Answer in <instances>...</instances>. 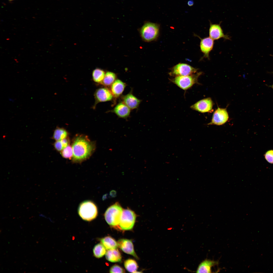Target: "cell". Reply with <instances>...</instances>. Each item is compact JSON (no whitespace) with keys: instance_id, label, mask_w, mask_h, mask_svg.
I'll list each match as a JSON object with an SVG mask.
<instances>
[{"instance_id":"cell-1","label":"cell","mask_w":273,"mask_h":273,"mask_svg":"<svg viewBox=\"0 0 273 273\" xmlns=\"http://www.w3.org/2000/svg\"><path fill=\"white\" fill-rule=\"evenodd\" d=\"M73 162H80L86 160L93 153L95 149V144L86 136H77L72 144Z\"/></svg>"},{"instance_id":"cell-2","label":"cell","mask_w":273,"mask_h":273,"mask_svg":"<svg viewBox=\"0 0 273 273\" xmlns=\"http://www.w3.org/2000/svg\"><path fill=\"white\" fill-rule=\"evenodd\" d=\"M119 203L116 202L109 207L104 214L105 219L111 226H119L123 211Z\"/></svg>"},{"instance_id":"cell-3","label":"cell","mask_w":273,"mask_h":273,"mask_svg":"<svg viewBox=\"0 0 273 273\" xmlns=\"http://www.w3.org/2000/svg\"><path fill=\"white\" fill-rule=\"evenodd\" d=\"M78 213L83 220L91 221L96 218L98 214L96 205L93 201L86 200L81 202L78 209Z\"/></svg>"},{"instance_id":"cell-4","label":"cell","mask_w":273,"mask_h":273,"mask_svg":"<svg viewBox=\"0 0 273 273\" xmlns=\"http://www.w3.org/2000/svg\"><path fill=\"white\" fill-rule=\"evenodd\" d=\"M201 74V72H200L189 75L177 76L171 81L180 88L187 90L198 83V78Z\"/></svg>"},{"instance_id":"cell-5","label":"cell","mask_w":273,"mask_h":273,"mask_svg":"<svg viewBox=\"0 0 273 273\" xmlns=\"http://www.w3.org/2000/svg\"><path fill=\"white\" fill-rule=\"evenodd\" d=\"M159 33V27L156 24L147 22L145 23L140 30L142 39L146 42H150L155 39Z\"/></svg>"},{"instance_id":"cell-6","label":"cell","mask_w":273,"mask_h":273,"mask_svg":"<svg viewBox=\"0 0 273 273\" xmlns=\"http://www.w3.org/2000/svg\"><path fill=\"white\" fill-rule=\"evenodd\" d=\"M136 215L132 211L128 208L123 210L119 226L123 231L132 229L134 225Z\"/></svg>"},{"instance_id":"cell-7","label":"cell","mask_w":273,"mask_h":273,"mask_svg":"<svg viewBox=\"0 0 273 273\" xmlns=\"http://www.w3.org/2000/svg\"><path fill=\"white\" fill-rule=\"evenodd\" d=\"M229 116L226 108H222L218 107L214 111L210 122L208 125H221L228 121Z\"/></svg>"},{"instance_id":"cell-8","label":"cell","mask_w":273,"mask_h":273,"mask_svg":"<svg viewBox=\"0 0 273 273\" xmlns=\"http://www.w3.org/2000/svg\"><path fill=\"white\" fill-rule=\"evenodd\" d=\"M94 96L95 102L93 107L94 109L95 108L98 103L110 101L114 97L110 89L107 87H101L97 89Z\"/></svg>"},{"instance_id":"cell-9","label":"cell","mask_w":273,"mask_h":273,"mask_svg":"<svg viewBox=\"0 0 273 273\" xmlns=\"http://www.w3.org/2000/svg\"><path fill=\"white\" fill-rule=\"evenodd\" d=\"M197 69L185 63H179L172 68L170 74L175 76L191 75L196 73Z\"/></svg>"},{"instance_id":"cell-10","label":"cell","mask_w":273,"mask_h":273,"mask_svg":"<svg viewBox=\"0 0 273 273\" xmlns=\"http://www.w3.org/2000/svg\"><path fill=\"white\" fill-rule=\"evenodd\" d=\"M213 103L210 98H207L200 100L191 105L190 108L195 110L202 113H212Z\"/></svg>"},{"instance_id":"cell-11","label":"cell","mask_w":273,"mask_h":273,"mask_svg":"<svg viewBox=\"0 0 273 273\" xmlns=\"http://www.w3.org/2000/svg\"><path fill=\"white\" fill-rule=\"evenodd\" d=\"M209 34V37L214 40L222 38L226 40H230L229 36L224 34L220 24H212L210 22Z\"/></svg>"},{"instance_id":"cell-12","label":"cell","mask_w":273,"mask_h":273,"mask_svg":"<svg viewBox=\"0 0 273 273\" xmlns=\"http://www.w3.org/2000/svg\"><path fill=\"white\" fill-rule=\"evenodd\" d=\"M118 247L125 253L134 256L137 259L138 258L134 250L131 240L126 239H119L117 242Z\"/></svg>"},{"instance_id":"cell-13","label":"cell","mask_w":273,"mask_h":273,"mask_svg":"<svg viewBox=\"0 0 273 273\" xmlns=\"http://www.w3.org/2000/svg\"><path fill=\"white\" fill-rule=\"evenodd\" d=\"M121 97L122 101L131 109L138 108L142 100L138 98L132 94L131 91Z\"/></svg>"},{"instance_id":"cell-14","label":"cell","mask_w":273,"mask_h":273,"mask_svg":"<svg viewBox=\"0 0 273 273\" xmlns=\"http://www.w3.org/2000/svg\"><path fill=\"white\" fill-rule=\"evenodd\" d=\"M130 109L121 101L117 104L110 112L115 113L119 118L126 119L129 116Z\"/></svg>"},{"instance_id":"cell-15","label":"cell","mask_w":273,"mask_h":273,"mask_svg":"<svg viewBox=\"0 0 273 273\" xmlns=\"http://www.w3.org/2000/svg\"><path fill=\"white\" fill-rule=\"evenodd\" d=\"M214 44V40L209 37L201 39L200 47L201 51L204 54L203 57L209 59V53L213 49Z\"/></svg>"},{"instance_id":"cell-16","label":"cell","mask_w":273,"mask_h":273,"mask_svg":"<svg viewBox=\"0 0 273 273\" xmlns=\"http://www.w3.org/2000/svg\"><path fill=\"white\" fill-rule=\"evenodd\" d=\"M127 85L121 80L116 79L110 86V90L114 98H117L121 96Z\"/></svg>"},{"instance_id":"cell-17","label":"cell","mask_w":273,"mask_h":273,"mask_svg":"<svg viewBox=\"0 0 273 273\" xmlns=\"http://www.w3.org/2000/svg\"><path fill=\"white\" fill-rule=\"evenodd\" d=\"M218 262L216 261L206 259L199 265L197 269V273H211L212 268L217 265Z\"/></svg>"},{"instance_id":"cell-18","label":"cell","mask_w":273,"mask_h":273,"mask_svg":"<svg viewBox=\"0 0 273 273\" xmlns=\"http://www.w3.org/2000/svg\"><path fill=\"white\" fill-rule=\"evenodd\" d=\"M105 257L108 261L112 262H120L122 260L121 254L117 248L108 250Z\"/></svg>"},{"instance_id":"cell-19","label":"cell","mask_w":273,"mask_h":273,"mask_svg":"<svg viewBox=\"0 0 273 273\" xmlns=\"http://www.w3.org/2000/svg\"><path fill=\"white\" fill-rule=\"evenodd\" d=\"M100 241L107 250L117 249L118 247L117 242L111 236L103 238L100 239Z\"/></svg>"},{"instance_id":"cell-20","label":"cell","mask_w":273,"mask_h":273,"mask_svg":"<svg viewBox=\"0 0 273 273\" xmlns=\"http://www.w3.org/2000/svg\"><path fill=\"white\" fill-rule=\"evenodd\" d=\"M117 76L114 73L108 71L105 74V76L100 84L106 87H110L116 79Z\"/></svg>"},{"instance_id":"cell-21","label":"cell","mask_w":273,"mask_h":273,"mask_svg":"<svg viewBox=\"0 0 273 273\" xmlns=\"http://www.w3.org/2000/svg\"><path fill=\"white\" fill-rule=\"evenodd\" d=\"M105 73L102 69L97 68L93 70L92 73L93 81L95 83L101 84L105 76Z\"/></svg>"},{"instance_id":"cell-22","label":"cell","mask_w":273,"mask_h":273,"mask_svg":"<svg viewBox=\"0 0 273 273\" xmlns=\"http://www.w3.org/2000/svg\"><path fill=\"white\" fill-rule=\"evenodd\" d=\"M124 266L126 269L130 272H136L138 267L137 263L134 260L128 259L124 262Z\"/></svg>"},{"instance_id":"cell-23","label":"cell","mask_w":273,"mask_h":273,"mask_svg":"<svg viewBox=\"0 0 273 273\" xmlns=\"http://www.w3.org/2000/svg\"><path fill=\"white\" fill-rule=\"evenodd\" d=\"M106 249L101 243H99L96 245L93 249L94 256L98 258L103 257L106 253Z\"/></svg>"},{"instance_id":"cell-24","label":"cell","mask_w":273,"mask_h":273,"mask_svg":"<svg viewBox=\"0 0 273 273\" xmlns=\"http://www.w3.org/2000/svg\"><path fill=\"white\" fill-rule=\"evenodd\" d=\"M68 133L62 128H57L55 130L53 138L56 141H60L67 137Z\"/></svg>"},{"instance_id":"cell-25","label":"cell","mask_w":273,"mask_h":273,"mask_svg":"<svg viewBox=\"0 0 273 273\" xmlns=\"http://www.w3.org/2000/svg\"><path fill=\"white\" fill-rule=\"evenodd\" d=\"M61 154L64 158L71 159L73 157V152L72 147L69 145L64 148L61 151Z\"/></svg>"},{"instance_id":"cell-26","label":"cell","mask_w":273,"mask_h":273,"mask_svg":"<svg viewBox=\"0 0 273 273\" xmlns=\"http://www.w3.org/2000/svg\"><path fill=\"white\" fill-rule=\"evenodd\" d=\"M109 272L110 273H124V270L120 266L115 265L112 266L110 269Z\"/></svg>"},{"instance_id":"cell-27","label":"cell","mask_w":273,"mask_h":273,"mask_svg":"<svg viewBox=\"0 0 273 273\" xmlns=\"http://www.w3.org/2000/svg\"><path fill=\"white\" fill-rule=\"evenodd\" d=\"M265 159L267 162L273 164V150H270L267 151L265 154Z\"/></svg>"},{"instance_id":"cell-28","label":"cell","mask_w":273,"mask_h":273,"mask_svg":"<svg viewBox=\"0 0 273 273\" xmlns=\"http://www.w3.org/2000/svg\"><path fill=\"white\" fill-rule=\"evenodd\" d=\"M54 146L56 150L58 151H61L63 149L60 140L56 141L54 143Z\"/></svg>"},{"instance_id":"cell-29","label":"cell","mask_w":273,"mask_h":273,"mask_svg":"<svg viewBox=\"0 0 273 273\" xmlns=\"http://www.w3.org/2000/svg\"><path fill=\"white\" fill-rule=\"evenodd\" d=\"M63 149L69 145L70 141L68 138H66L60 140Z\"/></svg>"},{"instance_id":"cell-30","label":"cell","mask_w":273,"mask_h":273,"mask_svg":"<svg viewBox=\"0 0 273 273\" xmlns=\"http://www.w3.org/2000/svg\"><path fill=\"white\" fill-rule=\"evenodd\" d=\"M194 4L193 0H190L188 2V4L189 6H193Z\"/></svg>"},{"instance_id":"cell-31","label":"cell","mask_w":273,"mask_h":273,"mask_svg":"<svg viewBox=\"0 0 273 273\" xmlns=\"http://www.w3.org/2000/svg\"><path fill=\"white\" fill-rule=\"evenodd\" d=\"M271 87H272V89H273V84L271 86Z\"/></svg>"},{"instance_id":"cell-32","label":"cell","mask_w":273,"mask_h":273,"mask_svg":"<svg viewBox=\"0 0 273 273\" xmlns=\"http://www.w3.org/2000/svg\"><path fill=\"white\" fill-rule=\"evenodd\" d=\"M8 0L11 1H12V0Z\"/></svg>"}]
</instances>
